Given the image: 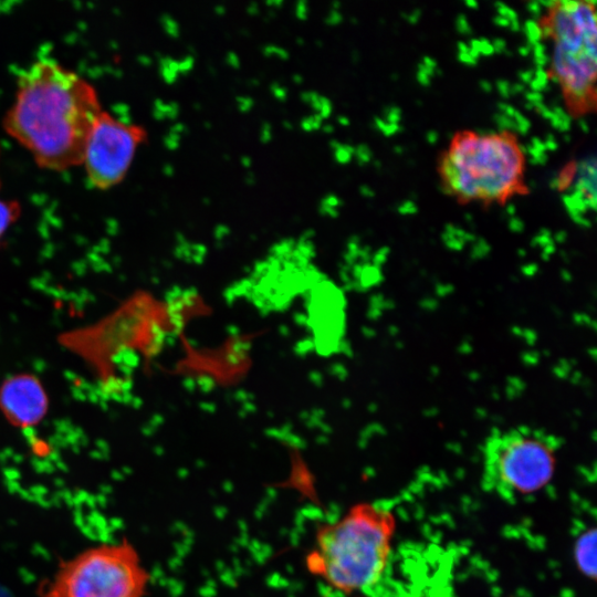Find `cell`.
<instances>
[{"label":"cell","instance_id":"obj_1","mask_svg":"<svg viewBox=\"0 0 597 597\" xmlns=\"http://www.w3.org/2000/svg\"><path fill=\"white\" fill-rule=\"evenodd\" d=\"M102 112L90 82L55 60L40 59L20 73L3 127L39 167L63 171L82 164Z\"/></svg>","mask_w":597,"mask_h":597},{"label":"cell","instance_id":"obj_2","mask_svg":"<svg viewBox=\"0 0 597 597\" xmlns=\"http://www.w3.org/2000/svg\"><path fill=\"white\" fill-rule=\"evenodd\" d=\"M396 530L384 505L359 502L339 519L322 524L305 555L310 574L343 594L376 585L385 573Z\"/></svg>","mask_w":597,"mask_h":597},{"label":"cell","instance_id":"obj_3","mask_svg":"<svg viewBox=\"0 0 597 597\" xmlns=\"http://www.w3.org/2000/svg\"><path fill=\"white\" fill-rule=\"evenodd\" d=\"M150 573L126 538L90 546L62 561L39 585L40 597H145Z\"/></svg>","mask_w":597,"mask_h":597},{"label":"cell","instance_id":"obj_4","mask_svg":"<svg viewBox=\"0 0 597 597\" xmlns=\"http://www.w3.org/2000/svg\"><path fill=\"white\" fill-rule=\"evenodd\" d=\"M559 442L526 426L492 432L482 453L481 486L506 501L533 494L552 480Z\"/></svg>","mask_w":597,"mask_h":597},{"label":"cell","instance_id":"obj_5","mask_svg":"<svg viewBox=\"0 0 597 597\" xmlns=\"http://www.w3.org/2000/svg\"><path fill=\"white\" fill-rule=\"evenodd\" d=\"M523 160L509 134L459 135L442 157L446 184L463 200L503 199L519 187Z\"/></svg>","mask_w":597,"mask_h":597},{"label":"cell","instance_id":"obj_6","mask_svg":"<svg viewBox=\"0 0 597 597\" xmlns=\"http://www.w3.org/2000/svg\"><path fill=\"white\" fill-rule=\"evenodd\" d=\"M144 132L103 111L85 144L82 164L90 184L107 190L119 184L133 161Z\"/></svg>","mask_w":597,"mask_h":597},{"label":"cell","instance_id":"obj_7","mask_svg":"<svg viewBox=\"0 0 597 597\" xmlns=\"http://www.w3.org/2000/svg\"><path fill=\"white\" fill-rule=\"evenodd\" d=\"M49 410V396L41 380L29 373H18L0 385V411L13 427L27 429L39 425Z\"/></svg>","mask_w":597,"mask_h":597},{"label":"cell","instance_id":"obj_8","mask_svg":"<svg viewBox=\"0 0 597 597\" xmlns=\"http://www.w3.org/2000/svg\"><path fill=\"white\" fill-rule=\"evenodd\" d=\"M597 70V46L568 49L556 43L552 73L559 78L567 98L577 108L587 106L594 92Z\"/></svg>","mask_w":597,"mask_h":597},{"label":"cell","instance_id":"obj_9","mask_svg":"<svg viewBox=\"0 0 597 597\" xmlns=\"http://www.w3.org/2000/svg\"><path fill=\"white\" fill-rule=\"evenodd\" d=\"M577 564L584 574L595 575V532L583 534L575 547Z\"/></svg>","mask_w":597,"mask_h":597},{"label":"cell","instance_id":"obj_10","mask_svg":"<svg viewBox=\"0 0 597 597\" xmlns=\"http://www.w3.org/2000/svg\"><path fill=\"white\" fill-rule=\"evenodd\" d=\"M562 202L572 220L584 228H589L591 222L584 213L588 210L586 195L576 190H569L562 195Z\"/></svg>","mask_w":597,"mask_h":597},{"label":"cell","instance_id":"obj_11","mask_svg":"<svg viewBox=\"0 0 597 597\" xmlns=\"http://www.w3.org/2000/svg\"><path fill=\"white\" fill-rule=\"evenodd\" d=\"M20 214L17 202L0 199V241Z\"/></svg>","mask_w":597,"mask_h":597},{"label":"cell","instance_id":"obj_12","mask_svg":"<svg viewBox=\"0 0 597 597\" xmlns=\"http://www.w3.org/2000/svg\"><path fill=\"white\" fill-rule=\"evenodd\" d=\"M596 156L589 155L573 164L574 177L597 180Z\"/></svg>","mask_w":597,"mask_h":597},{"label":"cell","instance_id":"obj_13","mask_svg":"<svg viewBox=\"0 0 597 597\" xmlns=\"http://www.w3.org/2000/svg\"><path fill=\"white\" fill-rule=\"evenodd\" d=\"M498 109L500 113H503L514 119L517 125V134L526 135L528 133L531 128V122L522 112L505 102L498 103Z\"/></svg>","mask_w":597,"mask_h":597},{"label":"cell","instance_id":"obj_14","mask_svg":"<svg viewBox=\"0 0 597 597\" xmlns=\"http://www.w3.org/2000/svg\"><path fill=\"white\" fill-rule=\"evenodd\" d=\"M552 112L553 114L551 118L548 119L552 127L566 134L570 129V126H572L570 114L566 109H564L562 106H558V105H555L552 108Z\"/></svg>","mask_w":597,"mask_h":597},{"label":"cell","instance_id":"obj_15","mask_svg":"<svg viewBox=\"0 0 597 597\" xmlns=\"http://www.w3.org/2000/svg\"><path fill=\"white\" fill-rule=\"evenodd\" d=\"M574 180L573 165L565 169L554 172L548 180V186L553 190L569 189Z\"/></svg>","mask_w":597,"mask_h":597},{"label":"cell","instance_id":"obj_16","mask_svg":"<svg viewBox=\"0 0 597 597\" xmlns=\"http://www.w3.org/2000/svg\"><path fill=\"white\" fill-rule=\"evenodd\" d=\"M526 36L530 46L541 42L543 39L541 23L534 19H527L521 28Z\"/></svg>","mask_w":597,"mask_h":597},{"label":"cell","instance_id":"obj_17","mask_svg":"<svg viewBox=\"0 0 597 597\" xmlns=\"http://www.w3.org/2000/svg\"><path fill=\"white\" fill-rule=\"evenodd\" d=\"M549 82V72L545 67H535L534 76L528 83L531 91L542 93L544 90L548 88Z\"/></svg>","mask_w":597,"mask_h":597},{"label":"cell","instance_id":"obj_18","mask_svg":"<svg viewBox=\"0 0 597 597\" xmlns=\"http://www.w3.org/2000/svg\"><path fill=\"white\" fill-rule=\"evenodd\" d=\"M457 57L460 63L468 66L476 65L479 55L469 48L468 43L459 41L457 44Z\"/></svg>","mask_w":597,"mask_h":597},{"label":"cell","instance_id":"obj_19","mask_svg":"<svg viewBox=\"0 0 597 597\" xmlns=\"http://www.w3.org/2000/svg\"><path fill=\"white\" fill-rule=\"evenodd\" d=\"M468 45L479 56H491L492 54H494L492 43L486 38H473L469 41Z\"/></svg>","mask_w":597,"mask_h":597},{"label":"cell","instance_id":"obj_20","mask_svg":"<svg viewBox=\"0 0 597 597\" xmlns=\"http://www.w3.org/2000/svg\"><path fill=\"white\" fill-rule=\"evenodd\" d=\"M493 121L501 134L517 133L516 123L513 118L506 116L505 114L500 112L495 113L493 116Z\"/></svg>","mask_w":597,"mask_h":597},{"label":"cell","instance_id":"obj_21","mask_svg":"<svg viewBox=\"0 0 597 597\" xmlns=\"http://www.w3.org/2000/svg\"><path fill=\"white\" fill-rule=\"evenodd\" d=\"M531 53L533 54L535 67H545L548 64L549 57L546 53V46L544 43L538 42L532 45Z\"/></svg>","mask_w":597,"mask_h":597},{"label":"cell","instance_id":"obj_22","mask_svg":"<svg viewBox=\"0 0 597 597\" xmlns=\"http://www.w3.org/2000/svg\"><path fill=\"white\" fill-rule=\"evenodd\" d=\"M438 70V69H437ZM437 70H432L421 62L417 65L416 80L421 86H429L431 84L432 76L437 73Z\"/></svg>","mask_w":597,"mask_h":597},{"label":"cell","instance_id":"obj_23","mask_svg":"<svg viewBox=\"0 0 597 597\" xmlns=\"http://www.w3.org/2000/svg\"><path fill=\"white\" fill-rule=\"evenodd\" d=\"M335 158L342 164L348 163L354 156V147L349 145H343L339 143H333Z\"/></svg>","mask_w":597,"mask_h":597},{"label":"cell","instance_id":"obj_24","mask_svg":"<svg viewBox=\"0 0 597 597\" xmlns=\"http://www.w3.org/2000/svg\"><path fill=\"white\" fill-rule=\"evenodd\" d=\"M375 126L379 132H381L387 137L396 135L398 132L401 130L400 124L387 123L381 117L375 118Z\"/></svg>","mask_w":597,"mask_h":597},{"label":"cell","instance_id":"obj_25","mask_svg":"<svg viewBox=\"0 0 597 597\" xmlns=\"http://www.w3.org/2000/svg\"><path fill=\"white\" fill-rule=\"evenodd\" d=\"M527 155L530 156L528 163L534 166H542L547 163L548 156L546 151H541L526 145Z\"/></svg>","mask_w":597,"mask_h":597},{"label":"cell","instance_id":"obj_26","mask_svg":"<svg viewBox=\"0 0 597 597\" xmlns=\"http://www.w3.org/2000/svg\"><path fill=\"white\" fill-rule=\"evenodd\" d=\"M494 7H495V10L498 12V15L506 18L510 22L519 20L517 12L513 8L507 6L506 3L502 2V1H496L494 3Z\"/></svg>","mask_w":597,"mask_h":597},{"label":"cell","instance_id":"obj_27","mask_svg":"<svg viewBox=\"0 0 597 597\" xmlns=\"http://www.w3.org/2000/svg\"><path fill=\"white\" fill-rule=\"evenodd\" d=\"M354 156L359 165H365L371 160L373 153L367 145L360 144L354 148Z\"/></svg>","mask_w":597,"mask_h":597},{"label":"cell","instance_id":"obj_28","mask_svg":"<svg viewBox=\"0 0 597 597\" xmlns=\"http://www.w3.org/2000/svg\"><path fill=\"white\" fill-rule=\"evenodd\" d=\"M384 121L390 124H399L401 121V109L396 105H390L384 108Z\"/></svg>","mask_w":597,"mask_h":597},{"label":"cell","instance_id":"obj_29","mask_svg":"<svg viewBox=\"0 0 597 597\" xmlns=\"http://www.w3.org/2000/svg\"><path fill=\"white\" fill-rule=\"evenodd\" d=\"M455 29L462 35H470L472 33V28L468 21V18L464 13H460L455 17Z\"/></svg>","mask_w":597,"mask_h":597},{"label":"cell","instance_id":"obj_30","mask_svg":"<svg viewBox=\"0 0 597 597\" xmlns=\"http://www.w3.org/2000/svg\"><path fill=\"white\" fill-rule=\"evenodd\" d=\"M397 211L402 216L415 214L418 211V207L413 200L407 199L398 205Z\"/></svg>","mask_w":597,"mask_h":597},{"label":"cell","instance_id":"obj_31","mask_svg":"<svg viewBox=\"0 0 597 597\" xmlns=\"http://www.w3.org/2000/svg\"><path fill=\"white\" fill-rule=\"evenodd\" d=\"M495 88L503 100L511 97V84L506 80H498L495 82Z\"/></svg>","mask_w":597,"mask_h":597},{"label":"cell","instance_id":"obj_32","mask_svg":"<svg viewBox=\"0 0 597 597\" xmlns=\"http://www.w3.org/2000/svg\"><path fill=\"white\" fill-rule=\"evenodd\" d=\"M339 205V199L335 196H328L323 201V210L329 214L336 213V208Z\"/></svg>","mask_w":597,"mask_h":597},{"label":"cell","instance_id":"obj_33","mask_svg":"<svg viewBox=\"0 0 597 597\" xmlns=\"http://www.w3.org/2000/svg\"><path fill=\"white\" fill-rule=\"evenodd\" d=\"M527 11L532 14V19L537 20L542 13V7L537 0H532L526 3Z\"/></svg>","mask_w":597,"mask_h":597},{"label":"cell","instance_id":"obj_34","mask_svg":"<svg viewBox=\"0 0 597 597\" xmlns=\"http://www.w3.org/2000/svg\"><path fill=\"white\" fill-rule=\"evenodd\" d=\"M543 143H544L546 151L547 150L555 151L557 149V147H558V142H557L556 137L552 133H548L546 135Z\"/></svg>","mask_w":597,"mask_h":597},{"label":"cell","instance_id":"obj_35","mask_svg":"<svg viewBox=\"0 0 597 597\" xmlns=\"http://www.w3.org/2000/svg\"><path fill=\"white\" fill-rule=\"evenodd\" d=\"M543 98H544V96L540 92L528 91V92L525 93L526 102L533 104L534 106L536 104L543 103Z\"/></svg>","mask_w":597,"mask_h":597},{"label":"cell","instance_id":"obj_36","mask_svg":"<svg viewBox=\"0 0 597 597\" xmlns=\"http://www.w3.org/2000/svg\"><path fill=\"white\" fill-rule=\"evenodd\" d=\"M494 53H504L506 51V41L502 38H495L492 42Z\"/></svg>","mask_w":597,"mask_h":597},{"label":"cell","instance_id":"obj_37","mask_svg":"<svg viewBox=\"0 0 597 597\" xmlns=\"http://www.w3.org/2000/svg\"><path fill=\"white\" fill-rule=\"evenodd\" d=\"M402 15L410 24H416L420 20L421 10L416 8L411 12L404 13Z\"/></svg>","mask_w":597,"mask_h":597},{"label":"cell","instance_id":"obj_38","mask_svg":"<svg viewBox=\"0 0 597 597\" xmlns=\"http://www.w3.org/2000/svg\"><path fill=\"white\" fill-rule=\"evenodd\" d=\"M534 76V70H523V71H520L519 72V78H520V83L522 84H528L532 78Z\"/></svg>","mask_w":597,"mask_h":597},{"label":"cell","instance_id":"obj_39","mask_svg":"<svg viewBox=\"0 0 597 597\" xmlns=\"http://www.w3.org/2000/svg\"><path fill=\"white\" fill-rule=\"evenodd\" d=\"M509 227L512 231L520 232L524 228V223L520 218L512 217L509 221Z\"/></svg>","mask_w":597,"mask_h":597},{"label":"cell","instance_id":"obj_40","mask_svg":"<svg viewBox=\"0 0 597 597\" xmlns=\"http://www.w3.org/2000/svg\"><path fill=\"white\" fill-rule=\"evenodd\" d=\"M530 146H532L533 148L537 149V150H541V151H546L545 149V146H544V143H543V139H541L540 137L537 136H533L530 140ZM547 153V151H546Z\"/></svg>","mask_w":597,"mask_h":597},{"label":"cell","instance_id":"obj_41","mask_svg":"<svg viewBox=\"0 0 597 597\" xmlns=\"http://www.w3.org/2000/svg\"><path fill=\"white\" fill-rule=\"evenodd\" d=\"M541 29L543 38H553V29L547 21L541 23Z\"/></svg>","mask_w":597,"mask_h":597},{"label":"cell","instance_id":"obj_42","mask_svg":"<svg viewBox=\"0 0 597 597\" xmlns=\"http://www.w3.org/2000/svg\"><path fill=\"white\" fill-rule=\"evenodd\" d=\"M541 7L549 10L551 12L557 8V0H540Z\"/></svg>","mask_w":597,"mask_h":597},{"label":"cell","instance_id":"obj_43","mask_svg":"<svg viewBox=\"0 0 597 597\" xmlns=\"http://www.w3.org/2000/svg\"><path fill=\"white\" fill-rule=\"evenodd\" d=\"M493 23L496 27H501V28H509L510 25V21L506 18L498 15V14L493 18Z\"/></svg>","mask_w":597,"mask_h":597},{"label":"cell","instance_id":"obj_44","mask_svg":"<svg viewBox=\"0 0 597 597\" xmlns=\"http://www.w3.org/2000/svg\"><path fill=\"white\" fill-rule=\"evenodd\" d=\"M421 63H422L423 65H426V66L432 69V70H437V69H438V63H437V61H436L433 57L429 56V55H425L423 59H422V61H421Z\"/></svg>","mask_w":597,"mask_h":597},{"label":"cell","instance_id":"obj_45","mask_svg":"<svg viewBox=\"0 0 597 597\" xmlns=\"http://www.w3.org/2000/svg\"><path fill=\"white\" fill-rule=\"evenodd\" d=\"M439 139V134L438 132L436 130H428L426 133V140L427 143H429L430 145H434Z\"/></svg>","mask_w":597,"mask_h":597},{"label":"cell","instance_id":"obj_46","mask_svg":"<svg viewBox=\"0 0 597 597\" xmlns=\"http://www.w3.org/2000/svg\"><path fill=\"white\" fill-rule=\"evenodd\" d=\"M525 91V85L522 83L511 84V95H516Z\"/></svg>","mask_w":597,"mask_h":597},{"label":"cell","instance_id":"obj_47","mask_svg":"<svg viewBox=\"0 0 597 597\" xmlns=\"http://www.w3.org/2000/svg\"><path fill=\"white\" fill-rule=\"evenodd\" d=\"M329 23L336 24L342 20V14L337 10H333L328 15Z\"/></svg>","mask_w":597,"mask_h":597},{"label":"cell","instance_id":"obj_48","mask_svg":"<svg viewBox=\"0 0 597 597\" xmlns=\"http://www.w3.org/2000/svg\"><path fill=\"white\" fill-rule=\"evenodd\" d=\"M479 85L480 88L485 93H490L493 90V84L488 80H481Z\"/></svg>","mask_w":597,"mask_h":597},{"label":"cell","instance_id":"obj_49","mask_svg":"<svg viewBox=\"0 0 597 597\" xmlns=\"http://www.w3.org/2000/svg\"><path fill=\"white\" fill-rule=\"evenodd\" d=\"M360 193L364 196V197H367V198H371L375 196V192L374 190L369 187V186H362L360 187Z\"/></svg>","mask_w":597,"mask_h":597},{"label":"cell","instance_id":"obj_50","mask_svg":"<svg viewBox=\"0 0 597 597\" xmlns=\"http://www.w3.org/2000/svg\"><path fill=\"white\" fill-rule=\"evenodd\" d=\"M517 52L521 56H527L531 54V46L528 44L521 45Z\"/></svg>","mask_w":597,"mask_h":597},{"label":"cell","instance_id":"obj_51","mask_svg":"<svg viewBox=\"0 0 597 597\" xmlns=\"http://www.w3.org/2000/svg\"><path fill=\"white\" fill-rule=\"evenodd\" d=\"M577 124L579 126V128L584 132V133H588L589 132V125H588V122L585 119V118H579L577 121Z\"/></svg>","mask_w":597,"mask_h":597},{"label":"cell","instance_id":"obj_52","mask_svg":"<svg viewBox=\"0 0 597 597\" xmlns=\"http://www.w3.org/2000/svg\"><path fill=\"white\" fill-rule=\"evenodd\" d=\"M505 212L506 214H509L510 217H514L515 212H516V207L514 203L512 202H509L506 206H505Z\"/></svg>","mask_w":597,"mask_h":597},{"label":"cell","instance_id":"obj_53","mask_svg":"<svg viewBox=\"0 0 597 597\" xmlns=\"http://www.w3.org/2000/svg\"><path fill=\"white\" fill-rule=\"evenodd\" d=\"M522 28L521 23H520V20H515V21H511L510 22V25H509V29L513 32H517L520 31Z\"/></svg>","mask_w":597,"mask_h":597},{"label":"cell","instance_id":"obj_54","mask_svg":"<svg viewBox=\"0 0 597 597\" xmlns=\"http://www.w3.org/2000/svg\"><path fill=\"white\" fill-rule=\"evenodd\" d=\"M464 4L470 9H478L479 3L476 0H465Z\"/></svg>","mask_w":597,"mask_h":597},{"label":"cell","instance_id":"obj_55","mask_svg":"<svg viewBox=\"0 0 597 597\" xmlns=\"http://www.w3.org/2000/svg\"><path fill=\"white\" fill-rule=\"evenodd\" d=\"M517 150L522 157L527 154L526 145L524 144H517Z\"/></svg>","mask_w":597,"mask_h":597},{"label":"cell","instance_id":"obj_56","mask_svg":"<svg viewBox=\"0 0 597 597\" xmlns=\"http://www.w3.org/2000/svg\"><path fill=\"white\" fill-rule=\"evenodd\" d=\"M549 81H552L553 83H556V84H559V78L556 74L549 72Z\"/></svg>","mask_w":597,"mask_h":597},{"label":"cell","instance_id":"obj_57","mask_svg":"<svg viewBox=\"0 0 597 597\" xmlns=\"http://www.w3.org/2000/svg\"><path fill=\"white\" fill-rule=\"evenodd\" d=\"M338 122L345 126L349 124V119L346 116L338 117Z\"/></svg>","mask_w":597,"mask_h":597},{"label":"cell","instance_id":"obj_58","mask_svg":"<svg viewBox=\"0 0 597 597\" xmlns=\"http://www.w3.org/2000/svg\"><path fill=\"white\" fill-rule=\"evenodd\" d=\"M394 153H396L398 155L402 154L404 153L402 146H399V145L395 146L394 147Z\"/></svg>","mask_w":597,"mask_h":597},{"label":"cell","instance_id":"obj_59","mask_svg":"<svg viewBox=\"0 0 597 597\" xmlns=\"http://www.w3.org/2000/svg\"><path fill=\"white\" fill-rule=\"evenodd\" d=\"M565 235H566L565 232H563V231H562V232H558V233L556 234V240H557V241H563V240L565 239Z\"/></svg>","mask_w":597,"mask_h":597},{"label":"cell","instance_id":"obj_60","mask_svg":"<svg viewBox=\"0 0 597 597\" xmlns=\"http://www.w3.org/2000/svg\"><path fill=\"white\" fill-rule=\"evenodd\" d=\"M524 108L527 109V111H532V109H534V105L531 104V103H528V102H526V103L524 104Z\"/></svg>","mask_w":597,"mask_h":597},{"label":"cell","instance_id":"obj_61","mask_svg":"<svg viewBox=\"0 0 597 597\" xmlns=\"http://www.w3.org/2000/svg\"><path fill=\"white\" fill-rule=\"evenodd\" d=\"M564 139H565V142H567V143H568V142H570V136H569V135H567V133H566V134H565V136H564Z\"/></svg>","mask_w":597,"mask_h":597}]
</instances>
